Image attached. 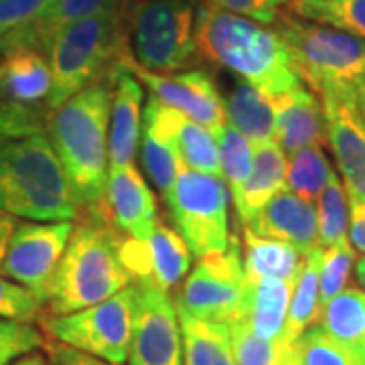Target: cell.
Segmentation results:
<instances>
[{"label":"cell","instance_id":"cell-1","mask_svg":"<svg viewBox=\"0 0 365 365\" xmlns=\"http://www.w3.org/2000/svg\"><path fill=\"white\" fill-rule=\"evenodd\" d=\"M114 69V67H112ZM110 79H98L49 112L45 128L81 215H100L108 181Z\"/></svg>","mask_w":365,"mask_h":365},{"label":"cell","instance_id":"cell-2","mask_svg":"<svg viewBox=\"0 0 365 365\" xmlns=\"http://www.w3.org/2000/svg\"><path fill=\"white\" fill-rule=\"evenodd\" d=\"M199 57L270 96L304 86L274 26L203 4L195 11Z\"/></svg>","mask_w":365,"mask_h":365},{"label":"cell","instance_id":"cell-3","mask_svg":"<svg viewBox=\"0 0 365 365\" xmlns=\"http://www.w3.org/2000/svg\"><path fill=\"white\" fill-rule=\"evenodd\" d=\"M0 211L33 222H71L79 215L47 132L0 143Z\"/></svg>","mask_w":365,"mask_h":365},{"label":"cell","instance_id":"cell-4","mask_svg":"<svg viewBox=\"0 0 365 365\" xmlns=\"http://www.w3.org/2000/svg\"><path fill=\"white\" fill-rule=\"evenodd\" d=\"M73 225L41 317H59L88 309L130 287L132 278L118 258V232L98 215Z\"/></svg>","mask_w":365,"mask_h":365},{"label":"cell","instance_id":"cell-5","mask_svg":"<svg viewBox=\"0 0 365 365\" xmlns=\"http://www.w3.org/2000/svg\"><path fill=\"white\" fill-rule=\"evenodd\" d=\"M272 26L287 45L297 76L314 96L329 91L357 96L365 81V41L284 9Z\"/></svg>","mask_w":365,"mask_h":365},{"label":"cell","instance_id":"cell-6","mask_svg":"<svg viewBox=\"0 0 365 365\" xmlns=\"http://www.w3.org/2000/svg\"><path fill=\"white\" fill-rule=\"evenodd\" d=\"M120 53V4L61 29L47 49L53 78L47 110L51 112L69 100L73 93L88 88L98 79L106 78V67L116 63Z\"/></svg>","mask_w":365,"mask_h":365},{"label":"cell","instance_id":"cell-7","mask_svg":"<svg viewBox=\"0 0 365 365\" xmlns=\"http://www.w3.org/2000/svg\"><path fill=\"white\" fill-rule=\"evenodd\" d=\"M132 59L148 71L173 73L197 63L195 6L189 0H134L128 11Z\"/></svg>","mask_w":365,"mask_h":365},{"label":"cell","instance_id":"cell-8","mask_svg":"<svg viewBox=\"0 0 365 365\" xmlns=\"http://www.w3.org/2000/svg\"><path fill=\"white\" fill-rule=\"evenodd\" d=\"M134 309L136 284H130L88 309L59 317H41V331L47 339L59 341L110 364L124 365L130 351Z\"/></svg>","mask_w":365,"mask_h":365},{"label":"cell","instance_id":"cell-9","mask_svg":"<svg viewBox=\"0 0 365 365\" xmlns=\"http://www.w3.org/2000/svg\"><path fill=\"white\" fill-rule=\"evenodd\" d=\"M175 230L195 258L223 252L230 244V189L222 177L185 169L165 197Z\"/></svg>","mask_w":365,"mask_h":365},{"label":"cell","instance_id":"cell-10","mask_svg":"<svg viewBox=\"0 0 365 365\" xmlns=\"http://www.w3.org/2000/svg\"><path fill=\"white\" fill-rule=\"evenodd\" d=\"M246 299L248 280L242 250L232 235L223 252L197 258L173 302L177 313L227 325L246 314Z\"/></svg>","mask_w":365,"mask_h":365},{"label":"cell","instance_id":"cell-11","mask_svg":"<svg viewBox=\"0 0 365 365\" xmlns=\"http://www.w3.org/2000/svg\"><path fill=\"white\" fill-rule=\"evenodd\" d=\"M73 225V222L16 223L0 274L31 290L45 304Z\"/></svg>","mask_w":365,"mask_h":365},{"label":"cell","instance_id":"cell-12","mask_svg":"<svg viewBox=\"0 0 365 365\" xmlns=\"http://www.w3.org/2000/svg\"><path fill=\"white\" fill-rule=\"evenodd\" d=\"M116 63L132 71L160 104L179 110L185 116L203 124L215 136L227 124L225 102L207 71L203 69H182L173 73L148 71L132 59L128 49H122Z\"/></svg>","mask_w":365,"mask_h":365},{"label":"cell","instance_id":"cell-13","mask_svg":"<svg viewBox=\"0 0 365 365\" xmlns=\"http://www.w3.org/2000/svg\"><path fill=\"white\" fill-rule=\"evenodd\" d=\"M128 365H185L179 314L169 292L136 284Z\"/></svg>","mask_w":365,"mask_h":365},{"label":"cell","instance_id":"cell-14","mask_svg":"<svg viewBox=\"0 0 365 365\" xmlns=\"http://www.w3.org/2000/svg\"><path fill=\"white\" fill-rule=\"evenodd\" d=\"M325 114L327 144L335 157L349 201L365 203V120L351 93L317 96Z\"/></svg>","mask_w":365,"mask_h":365},{"label":"cell","instance_id":"cell-15","mask_svg":"<svg viewBox=\"0 0 365 365\" xmlns=\"http://www.w3.org/2000/svg\"><path fill=\"white\" fill-rule=\"evenodd\" d=\"M100 217H104L118 234L136 240H148L155 232L158 223L157 199L134 163L108 167Z\"/></svg>","mask_w":365,"mask_h":365},{"label":"cell","instance_id":"cell-16","mask_svg":"<svg viewBox=\"0 0 365 365\" xmlns=\"http://www.w3.org/2000/svg\"><path fill=\"white\" fill-rule=\"evenodd\" d=\"M143 126L155 132L158 138L173 144L185 169L222 177L215 134L203 124L170 106L160 104L150 96L148 104L144 106Z\"/></svg>","mask_w":365,"mask_h":365},{"label":"cell","instance_id":"cell-17","mask_svg":"<svg viewBox=\"0 0 365 365\" xmlns=\"http://www.w3.org/2000/svg\"><path fill=\"white\" fill-rule=\"evenodd\" d=\"M143 83L120 63L112 69V102H110V132L108 157L110 165L134 163L136 146L143 134Z\"/></svg>","mask_w":365,"mask_h":365},{"label":"cell","instance_id":"cell-18","mask_svg":"<svg viewBox=\"0 0 365 365\" xmlns=\"http://www.w3.org/2000/svg\"><path fill=\"white\" fill-rule=\"evenodd\" d=\"M244 227L262 237L292 244L302 256L319 248L317 209L313 203L300 199L288 189H282L278 195H274Z\"/></svg>","mask_w":365,"mask_h":365},{"label":"cell","instance_id":"cell-19","mask_svg":"<svg viewBox=\"0 0 365 365\" xmlns=\"http://www.w3.org/2000/svg\"><path fill=\"white\" fill-rule=\"evenodd\" d=\"M49 57L33 47L0 51V102L39 108L51 96Z\"/></svg>","mask_w":365,"mask_h":365},{"label":"cell","instance_id":"cell-20","mask_svg":"<svg viewBox=\"0 0 365 365\" xmlns=\"http://www.w3.org/2000/svg\"><path fill=\"white\" fill-rule=\"evenodd\" d=\"M274 140L290 157L307 146H325V114L321 100L307 86L278 96Z\"/></svg>","mask_w":365,"mask_h":365},{"label":"cell","instance_id":"cell-21","mask_svg":"<svg viewBox=\"0 0 365 365\" xmlns=\"http://www.w3.org/2000/svg\"><path fill=\"white\" fill-rule=\"evenodd\" d=\"M287 165V153L278 146L276 140L254 146V163L248 179L232 197L237 220L242 225H248L256 217V213L284 189Z\"/></svg>","mask_w":365,"mask_h":365},{"label":"cell","instance_id":"cell-22","mask_svg":"<svg viewBox=\"0 0 365 365\" xmlns=\"http://www.w3.org/2000/svg\"><path fill=\"white\" fill-rule=\"evenodd\" d=\"M276 112L278 96H270L242 79L225 102L227 122L242 132L254 146L274 140Z\"/></svg>","mask_w":365,"mask_h":365},{"label":"cell","instance_id":"cell-23","mask_svg":"<svg viewBox=\"0 0 365 365\" xmlns=\"http://www.w3.org/2000/svg\"><path fill=\"white\" fill-rule=\"evenodd\" d=\"M294 280L262 278V280L248 282L244 319L260 339H282L288 307H290L292 290H294Z\"/></svg>","mask_w":365,"mask_h":365},{"label":"cell","instance_id":"cell-24","mask_svg":"<svg viewBox=\"0 0 365 365\" xmlns=\"http://www.w3.org/2000/svg\"><path fill=\"white\" fill-rule=\"evenodd\" d=\"M118 4H120V0H51L49 6L45 9V13L21 35H16L4 49L33 47L39 51H47L51 41L61 29L78 23L81 19L104 13L108 9H114ZM4 49H0V51H4Z\"/></svg>","mask_w":365,"mask_h":365},{"label":"cell","instance_id":"cell-25","mask_svg":"<svg viewBox=\"0 0 365 365\" xmlns=\"http://www.w3.org/2000/svg\"><path fill=\"white\" fill-rule=\"evenodd\" d=\"M302 254L292 244L262 237L252 230L244 227L242 235V264L246 280H262V278H284L294 280L302 264Z\"/></svg>","mask_w":365,"mask_h":365},{"label":"cell","instance_id":"cell-26","mask_svg":"<svg viewBox=\"0 0 365 365\" xmlns=\"http://www.w3.org/2000/svg\"><path fill=\"white\" fill-rule=\"evenodd\" d=\"M317 325L365 365V290L345 288L323 307Z\"/></svg>","mask_w":365,"mask_h":365},{"label":"cell","instance_id":"cell-27","mask_svg":"<svg viewBox=\"0 0 365 365\" xmlns=\"http://www.w3.org/2000/svg\"><path fill=\"white\" fill-rule=\"evenodd\" d=\"M179 314L185 365H237L227 325Z\"/></svg>","mask_w":365,"mask_h":365},{"label":"cell","instance_id":"cell-28","mask_svg":"<svg viewBox=\"0 0 365 365\" xmlns=\"http://www.w3.org/2000/svg\"><path fill=\"white\" fill-rule=\"evenodd\" d=\"M148 252H150V287L170 292L181 284L191 270V250L185 244L181 234L158 220L155 232L150 234Z\"/></svg>","mask_w":365,"mask_h":365},{"label":"cell","instance_id":"cell-29","mask_svg":"<svg viewBox=\"0 0 365 365\" xmlns=\"http://www.w3.org/2000/svg\"><path fill=\"white\" fill-rule=\"evenodd\" d=\"M321 246L309 252L300 270L294 280V290H292V299L288 307L287 323L282 331V339L284 343H297L300 335L309 329L317 325L319 317H321V300H319V262H321Z\"/></svg>","mask_w":365,"mask_h":365},{"label":"cell","instance_id":"cell-30","mask_svg":"<svg viewBox=\"0 0 365 365\" xmlns=\"http://www.w3.org/2000/svg\"><path fill=\"white\" fill-rule=\"evenodd\" d=\"M284 11L365 41V0H290Z\"/></svg>","mask_w":365,"mask_h":365},{"label":"cell","instance_id":"cell-31","mask_svg":"<svg viewBox=\"0 0 365 365\" xmlns=\"http://www.w3.org/2000/svg\"><path fill=\"white\" fill-rule=\"evenodd\" d=\"M227 331L237 365H300L294 343L260 339L244 317L227 323Z\"/></svg>","mask_w":365,"mask_h":365},{"label":"cell","instance_id":"cell-32","mask_svg":"<svg viewBox=\"0 0 365 365\" xmlns=\"http://www.w3.org/2000/svg\"><path fill=\"white\" fill-rule=\"evenodd\" d=\"M331 173L333 167L327 158L323 146L300 148L288 157L284 189L309 203H314L323 193Z\"/></svg>","mask_w":365,"mask_h":365},{"label":"cell","instance_id":"cell-33","mask_svg":"<svg viewBox=\"0 0 365 365\" xmlns=\"http://www.w3.org/2000/svg\"><path fill=\"white\" fill-rule=\"evenodd\" d=\"M317 230L321 248L347 237L349 232V197L335 170L331 173L323 193L317 199Z\"/></svg>","mask_w":365,"mask_h":365},{"label":"cell","instance_id":"cell-34","mask_svg":"<svg viewBox=\"0 0 365 365\" xmlns=\"http://www.w3.org/2000/svg\"><path fill=\"white\" fill-rule=\"evenodd\" d=\"M217 140V155H220V170L223 182L234 197L244 181L248 179L252 163H254V144L242 132L234 128L230 122L215 136Z\"/></svg>","mask_w":365,"mask_h":365},{"label":"cell","instance_id":"cell-35","mask_svg":"<svg viewBox=\"0 0 365 365\" xmlns=\"http://www.w3.org/2000/svg\"><path fill=\"white\" fill-rule=\"evenodd\" d=\"M353 264H355V248L351 246L349 237H343L339 242L321 250V262H319L321 311L329 300H333L347 288Z\"/></svg>","mask_w":365,"mask_h":365},{"label":"cell","instance_id":"cell-36","mask_svg":"<svg viewBox=\"0 0 365 365\" xmlns=\"http://www.w3.org/2000/svg\"><path fill=\"white\" fill-rule=\"evenodd\" d=\"M140 144H143V165L146 169V175L158 189V193L167 197L170 189L175 187L179 170L182 169L181 160L177 157L173 144L158 138L155 132H150L144 126L143 134H140Z\"/></svg>","mask_w":365,"mask_h":365},{"label":"cell","instance_id":"cell-37","mask_svg":"<svg viewBox=\"0 0 365 365\" xmlns=\"http://www.w3.org/2000/svg\"><path fill=\"white\" fill-rule=\"evenodd\" d=\"M294 345L300 365H364L321 325L309 327Z\"/></svg>","mask_w":365,"mask_h":365},{"label":"cell","instance_id":"cell-38","mask_svg":"<svg viewBox=\"0 0 365 365\" xmlns=\"http://www.w3.org/2000/svg\"><path fill=\"white\" fill-rule=\"evenodd\" d=\"M45 339V333L33 323L0 317V365H11L26 353L39 351Z\"/></svg>","mask_w":365,"mask_h":365},{"label":"cell","instance_id":"cell-39","mask_svg":"<svg viewBox=\"0 0 365 365\" xmlns=\"http://www.w3.org/2000/svg\"><path fill=\"white\" fill-rule=\"evenodd\" d=\"M51 0H0V49L33 25Z\"/></svg>","mask_w":365,"mask_h":365},{"label":"cell","instance_id":"cell-40","mask_svg":"<svg viewBox=\"0 0 365 365\" xmlns=\"http://www.w3.org/2000/svg\"><path fill=\"white\" fill-rule=\"evenodd\" d=\"M41 314H43V302L31 290L0 274V317L35 323L37 319H41Z\"/></svg>","mask_w":365,"mask_h":365},{"label":"cell","instance_id":"cell-41","mask_svg":"<svg viewBox=\"0 0 365 365\" xmlns=\"http://www.w3.org/2000/svg\"><path fill=\"white\" fill-rule=\"evenodd\" d=\"M35 132H45V122L41 118L39 108L0 102V143Z\"/></svg>","mask_w":365,"mask_h":365},{"label":"cell","instance_id":"cell-42","mask_svg":"<svg viewBox=\"0 0 365 365\" xmlns=\"http://www.w3.org/2000/svg\"><path fill=\"white\" fill-rule=\"evenodd\" d=\"M203 4L248 16L264 25H274L280 11L284 9V0H203Z\"/></svg>","mask_w":365,"mask_h":365},{"label":"cell","instance_id":"cell-43","mask_svg":"<svg viewBox=\"0 0 365 365\" xmlns=\"http://www.w3.org/2000/svg\"><path fill=\"white\" fill-rule=\"evenodd\" d=\"M43 351L49 359V365H114L104 359H98L93 355L81 353L73 347H67L63 343L53 339H45Z\"/></svg>","mask_w":365,"mask_h":365},{"label":"cell","instance_id":"cell-44","mask_svg":"<svg viewBox=\"0 0 365 365\" xmlns=\"http://www.w3.org/2000/svg\"><path fill=\"white\" fill-rule=\"evenodd\" d=\"M347 237L357 252L365 254V203L349 201V232Z\"/></svg>","mask_w":365,"mask_h":365},{"label":"cell","instance_id":"cell-45","mask_svg":"<svg viewBox=\"0 0 365 365\" xmlns=\"http://www.w3.org/2000/svg\"><path fill=\"white\" fill-rule=\"evenodd\" d=\"M14 225H16V220H14L13 215L0 211V266H2V260H4L6 248H9V242H11Z\"/></svg>","mask_w":365,"mask_h":365},{"label":"cell","instance_id":"cell-46","mask_svg":"<svg viewBox=\"0 0 365 365\" xmlns=\"http://www.w3.org/2000/svg\"><path fill=\"white\" fill-rule=\"evenodd\" d=\"M11 365H49V359H47V355H45V353L33 351V353H26V355H23V357H19V359H14Z\"/></svg>","mask_w":365,"mask_h":365},{"label":"cell","instance_id":"cell-47","mask_svg":"<svg viewBox=\"0 0 365 365\" xmlns=\"http://www.w3.org/2000/svg\"><path fill=\"white\" fill-rule=\"evenodd\" d=\"M355 278H357V282H359L361 290H365V254L359 258V260L355 262Z\"/></svg>","mask_w":365,"mask_h":365},{"label":"cell","instance_id":"cell-48","mask_svg":"<svg viewBox=\"0 0 365 365\" xmlns=\"http://www.w3.org/2000/svg\"><path fill=\"white\" fill-rule=\"evenodd\" d=\"M357 104H359L361 116H364V120H365V81H364V86L359 88V91H357Z\"/></svg>","mask_w":365,"mask_h":365},{"label":"cell","instance_id":"cell-49","mask_svg":"<svg viewBox=\"0 0 365 365\" xmlns=\"http://www.w3.org/2000/svg\"><path fill=\"white\" fill-rule=\"evenodd\" d=\"M189 2H203V0H189Z\"/></svg>","mask_w":365,"mask_h":365},{"label":"cell","instance_id":"cell-50","mask_svg":"<svg viewBox=\"0 0 365 365\" xmlns=\"http://www.w3.org/2000/svg\"><path fill=\"white\" fill-rule=\"evenodd\" d=\"M288 2H290V0H284V4H288Z\"/></svg>","mask_w":365,"mask_h":365}]
</instances>
